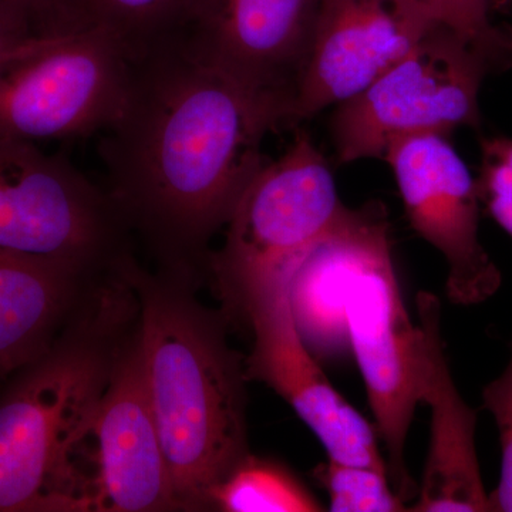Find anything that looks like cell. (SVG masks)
I'll list each match as a JSON object with an SVG mask.
<instances>
[{"mask_svg":"<svg viewBox=\"0 0 512 512\" xmlns=\"http://www.w3.org/2000/svg\"><path fill=\"white\" fill-rule=\"evenodd\" d=\"M128 57L116 117L99 131L113 200L175 247L227 225L266 163L282 104L202 60L183 35Z\"/></svg>","mask_w":512,"mask_h":512,"instance_id":"obj_1","label":"cell"},{"mask_svg":"<svg viewBox=\"0 0 512 512\" xmlns=\"http://www.w3.org/2000/svg\"><path fill=\"white\" fill-rule=\"evenodd\" d=\"M178 507H204L247 454L244 375L221 333L187 302L154 293L138 333Z\"/></svg>","mask_w":512,"mask_h":512,"instance_id":"obj_2","label":"cell"},{"mask_svg":"<svg viewBox=\"0 0 512 512\" xmlns=\"http://www.w3.org/2000/svg\"><path fill=\"white\" fill-rule=\"evenodd\" d=\"M111 367L82 342L26 366L0 402V512L87 511V439Z\"/></svg>","mask_w":512,"mask_h":512,"instance_id":"obj_3","label":"cell"},{"mask_svg":"<svg viewBox=\"0 0 512 512\" xmlns=\"http://www.w3.org/2000/svg\"><path fill=\"white\" fill-rule=\"evenodd\" d=\"M342 309L377 436L387 451L390 483L406 503L416 491L404 450L419 404L417 326L394 271L386 212L377 204L349 208Z\"/></svg>","mask_w":512,"mask_h":512,"instance_id":"obj_4","label":"cell"},{"mask_svg":"<svg viewBox=\"0 0 512 512\" xmlns=\"http://www.w3.org/2000/svg\"><path fill=\"white\" fill-rule=\"evenodd\" d=\"M346 210L328 161L299 133L278 160L262 165L229 217L214 258L225 299L241 308L258 286L295 278Z\"/></svg>","mask_w":512,"mask_h":512,"instance_id":"obj_5","label":"cell"},{"mask_svg":"<svg viewBox=\"0 0 512 512\" xmlns=\"http://www.w3.org/2000/svg\"><path fill=\"white\" fill-rule=\"evenodd\" d=\"M491 60L444 23L434 26L365 92L336 107L332 138L339 163L382 158L394 141L450 136L480 126L481 86Z\"/></svg>","mask_w":512,"mask_h":512,"instance_id":"obj_6","label":"cell"},{"mask_svg":"<svg viewBox=\"0 0 512 512\" xmlns=\"http://www.w3.org/2000/svg\"><path fill=\"white\" fill-rule=\"evenodd\" d=\"M127 72L123 46L103 30L35 37L0 62V137L99 133L120 109Z\"/></svg>","mask_w":512,"mask_h":512,"instance_id":"obj_7","label":"cell"},{"mask_svg":"<svg viewBox=\"0 0 512 512\" xmlns=\"http://www.w3.org/2000/svg\"><path fill=\"white\" fill-rule=\"evenodd\" d=\"M110 202L35 143L0 137V251L80 268L109 247Z\"/></svg>","mask_w":512,"mask_h":512,"instance_id":"obj_8","label":"cell"},{"mask_svg":"<svg viewBox=\"0 0 512 512\" xmlns=\"http://www.w3.org/2000/svg\"><path fill=\"white\" fill-rule=\"evenodd\" d=\"M383 160L392 168L410 225L446 261L448 301L473 306L493 298L503 276L480 239L477 180L448 136L400 138Z\"/></svg>","mask_w":512,"mask_h":512,"instance_id":"obj_9","label":"cell"},{"mask_svg":"<svg viewBox=\"0 0 512 512\" xmlns=\"http://www.w3.org/2000/svg\"><path fill=\"white\" fill-rule=\"evenodd\" d=\"M439 23L420 0H320L291 123L365 92Z\"/></svg>","mask_w":512,"mask_h":512,"instance_id":"obj_10","label":"cell"},{"mask_svg":"<svg viewBox=\"0 0 512 512\" xmlns=\"http://www.w3.org/2000/svg\"><path fill=\"white\" fill-rule=\"evenodd\" d=\"M292 281L284 278L258 286L242 302L254 330L247 377L268 384L292 407L325 447L329 460L387 473L377 431L332 386L306 348L293 315Z\"/></svg>","mask_w":512,"mask_h":512,"instance_id":"obj_11","label":"cell"},{"mask_svg":"<svg viewBox=\"0 0 512 512\" xmlns=\"http://www.w3.org/2000/svg\"><path fill=\"white\" fill-rule=\"evenodd\" d=\"M87 511L178 507L158 434L140 336L117 359L86 446Z\"/></svg>","mask_w":512,"mask_h":512,"instance_id":"obj_12","label":"cell"},{"mask_svg":"<svg viewBox=\"0 0 512 512\" xmlns=\"http://www.w3.org/2000/svg\"><path fill=\"white\" fill-rule=\"evenodd\" d=\"M320 0H198L183 37L205 62L284 106L296 84Z\"/></svg>","mask_w":512,"mask_h":512,"instance_id":"obj_13","label":"cell"},{"mask_svg":"<svg viewBox=\"0 0 512 512\" xmlns=\"http://www.w3.org/2000/svg\"><path fill=\"white\" fill-rule=\"evenodd\" d=\"M417 397L429 406L430 447L416 512L491 511L476 446L477 413L461 396L441 336V303L434 293L416 296Z\"/></svg>","mask_w":512,"mask_h":512,"instance_id":"obj_14","label":"cell"},{"mask_svg":"<svg viewBox=\"0 0 512 512\" xmlns=\"http://www.w3.org/2000/svg\"><path fill=\"white\" fill-rule=\"evenodd\" d=\"M76 269L0 251V379L45 355Z\"/></svg>","mask_w":512,"mask_h":512,"instance_id":"obj_15","label":"cell"},{"mask_svg":"<svg viewBox=\"0 0 512 512\" xmlns=\"http://www.w3.org/2000/svg\"><path fill=\"white\" fill-rule=\"evenodd\" d=\"M198 0H84V28L109 33L127 56L183 35Z\"/></svg>","mask_w":512,"mask_h":512,"instance_id":"obj_16","label":"cell"},{"mask_svg":"<svg viewBox=\"0 0 512 512\" xmlns=\"http://www.w3.org/2000/svg\"><path fill=\"white\" fill-rule=\"evenodd\" d=\"M212 504L228 512L322 511L316 498L281 467L247 456L212 495Z\"/></svg>","mask_w":512,"mask_h":512,"instance_id":"obj_17","label":"cell"},{"mask_svg":"<svg viewBox=\"0 0 512 512\" xmlns=\"http://www.w3.org/2000/svg\"><path fill=\"white\" fill-rule=\"evenodd\" d=\"M329 497L333 512H402L409 511L394 491L384 471L329 460L320 463L313 473Z\"/></svg>","mask_w":512,"mask_h":512,"instance_id":"obj_18","label":"cell"},{"mask_svg":"<svg viewBox=\"0 0 512 512\" xmlns=\"http://www.w3.org/2000/svg\"><path fill=\"white\" fill-rule=\"evenodd\" d=\"M441 23L483 52L495 69L512 67V29L498 20L501 0H420Z\"/></svg>","mask_w":512,"mask_h":512,"instance_id":"obj_19","label":"cell"},{"mask_svg":"<svg viewBox=\"0 0 512 512\" xmlns=\"http://www.w3.org/2000/svg\"><path fill=\"white\" fill-rule=\"evenodd\" d=\"M0 20L32 37L86 30L84 0H0Z\"/></svg>","mask_w":512,"mask_h":512,"instance_id":"obj_20","label":"cell"},{"mask_svg":"<svg viewBox=\"0 0 512 512\" xmlns=\"http://www.w3.org/2000/svg\"><path fill=\"white\" fill-rule=\"evenodd\" d=\"M477 185L481 205L512 238V138H483Z\"/></svg>","mask_w":512,"mask_h":512,"instance_id":"obj_21","label":"cell"},{"mask_svg":"<svg viewBox=\"0 0 512 512\" xmlns=\"http://www.w3.org/2000/svg\"><path fill=\"white\" fill-rule=\"evenodd\" d=\"M483 409L497 424L501 446V470L497 487L491 491L490 507L494 512H512V345L504 372L484 387Z\"/></svg>","mask_w":512,"mask_h":512,"instance_id":"obj_22","label":"cell"},{"mask_svg":"<svg viewBox=\"0 0 512 512\" xmlns=\"http://www.w3.org/2000/svg\"><path fill=\"white\" fill-rule=\"evenodd\" d=\"M32 39H35V37L23 35L19 30L10 28L9 25L0 20V62L8 59L23 46L28 45Z\"/></svg>","mask_w":512,"mask_h":512,"instance_id":"obj_23","label":"cell"}]
</instances>
